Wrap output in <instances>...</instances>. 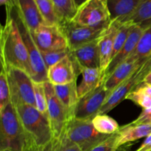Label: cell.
<instances>
[{
	"mask_svg": "<svg viewBox=\"0 0 151 151\" xmlns=\"http://www.w3.org/2000/svg\"><path fill=\"white\" fill-rule=\"evenodd\" d=\"M27 135L13 103L0 110V150L23 151Z\"/></svg>",
	"mask_w": 151,
	"mask_h": 151,
	"instance_id": "3957f363",
	"label": "cell"
},
{
	"mask_svg": "<svg viewBox=\"0 0 151 151\" xmlns=\"http://www.w3.org/2000/svg\"><path fill=\"white\" fill-rule=\"evenodd\" d=\"M60 26L67 39L69 49L98 39L107 28L89 27L72 20L63 22Z\"/></svg>",
	"mask_w": 151,
	"mask_h": 151,
	"instance_id": "7c38bea8",
	"label": "cell"
},
{
	"mask_svg": "<svg viewBox=\"0 0 151 151\" xmlns=\"http://www.w3.org/2000/svg\"><path fill=\"white\" fill-rule=\"evenodd\" d=\"M16 7L19 16L31 32L45 24L35 0H16Z\"/></svg>",
	"mask_w": 151,
	"mask_h": 151,
	"instance_id": "ac0fdd59",
	"label": "cell"
},
{
	"mask_svg": "<svg viewBox=\"0 0 151 151\" xmlns=\"http://www.w3.org/2000/svg\"><path fill=\"white\" fill-rule=\"evenodd\" d=\"M122 22L148 27L151 24V0H142L134 14Z\"/></svg>",
	"mask_w": 151,
	"mask_h": 151,
	"instance_id": "cb8c5ba5",
	"label": "cell"
},
{
	"mask_svg": "<svg viewBox=\"0 0 151 151\" xmlns=\"http://www.w3.org/2000/svg\"><path fill=\"white\" fill-rule=\"evenodd\" d=\"M53 86H54L56 95L60 99L63 106L66 108L71 116L73 117L75 106L79 100L78 91H77V88H78L77 81H75L70 83L65 84V85Z\"/></svg>",
	"mask_w": 151,
	"mask_h": 151,
	"instance_id": "7402d4cb",
	"label": "cell"
},
{
	"mask_svg": "<svg viewBox=\"0 0 151 151\" xmlns=\"http://www.w3.org/2000/svg\"><path fill=\"white\" fill-rule=\"evenodd\" d=\"M0 151H11L10 150H0Z\"/></svg>",
	"mask_w": 151,
	"mask_h": 151,
	"instance_id": "ab89813d",
	"label": "cell"
},
{
	"mask_svg": "<svg viewBox=\"0 0 151 151\" xmlns=\"http://www.w3.org/2000/svg\"><path fill=\"white\" fill-rule=\"evenodd\" d=\"M60 24L72 20L76 14L78 7L74 0H52Z\"/></svg>",
	"mask_w": 151,
	"mask_h": 151,
	"instance_id": "d4e9b609",
	"label": "cell"
},
{
	"mask_svg": "<svg viewBox=\"0 0 151 151\" xmlns=\"http://www.w3.org/2000/svg\"><path fill=\"white\" fill-rule=\"evenodd\" d=\"M82 80L78 85V98H81L95 89L103 81L101 71L99 68L84 69L81 71Z\"/></svg>",
	"mask_w": 151,
	"mask_h": 151,
	"instance_id": "44dd1931",
	"label": "cell"
},
{
	"mask_svg": "<svg viewBox=\"0 0 151 151\" xmlns=\"http://www.w3.org/2000/svg\"><path fill=\"white\" fill-rule=\"evenodd\" d=\"M144 83L151 86V71H150L149 73L145 76V78L144 79Z\"/></svg>",
	"mask_w": 151,
	"mask_h": 151,
	"instance_id": "74e56055",
	"label": "cell"
},
{
	"mask_svg": "<svg viewBox=\"0 0 151 151\" xmlns=\"http://www.w3.org/2000/svg\"><path fill=\"white\" fill-rule=\"evenodd\" d=\"M131 123L135 125H151V108L142 109L138 117Z\"/></svg>",
	"mask_w": 151,
	"mask_h": 151,
	"instance_id": "e575fe53",
	"label": "cell"
},
{
	"mask_svg": "<svg viewBox=\"0 0 151 151\" xmlns=\"http://www.w3.org/2000/svg\"><path fill=\"white\" fill-rule=\"evenodd\" d=\"M31 32L41 52L69 48L67 39L60 25L43 24Z\"/></svg>",
	"mask_w": 151,
	"mask_h": 151,
	"instance_id": "8fae6325",
	"label": "cell"
},
{
	"mask_svg": "<svg viewBox=\"0 0 151 151\" xmlns=\"http://www.w3.org/2000/svg\"><path fill=\"white\" fill-rule=\"evenodd\" d=\"M14 107L27 137L38 145H45L52 141L54 137L47 116L30 105L20 104Z\"/></svg>",
	"mask_w": 151,
	"mask_h": 151,
	"instance_id": "7a4b0ae2",
	"label": "cell"
},
{
	"mask_svg": "<svg viewBox=\"0 0 151 151\" xmlns=\"http://www.w3.org/2000/svg\"><path fill=\"white\" fill-rule=\"evenodd\" d=\"M63 134L83 151H89L111 136L98 132L93 125L91 119L75 117L69 119Z\"/></svg>",
	"mask_w": 151,
	"mask_h": 151,
	"instance_id": "277c9868",
	"label": "cell"
},
{
	"mask_svg": "<svg viewBox=\"0 0 151 151\" xmlns=\"http://www.w3.org/2000/svg\"><path fill=\"white\" fill-rule=\"evenodd\" d=\"M119 26L117 20H112L101 36L99 38V55H100V69L103 80H105L106 71L112 60L114 43L116 32Z\"/></svg>",
	"mask_w": 151,
	"mask_h": 151,
	"instance_id": "9a60e30c",
	"label": "cell"
},
{
	"mask_svg": "<svg viewBox=\"0 0 151 151\" xmlns=\"http://www.w3.org/2000/svg\"><path fill=\"white\" fill-rule=\"evenodd\" d=\"M111 91L108 90L103 81L95 89L78 100L74 111L73 117L81 119H92L99 114L102 107Z\"/></svg>",
	"mask_w": 151,
	"mask_h": 151,
	"instance_id": "30bf717a",
	"label": "cell"
},
{
	"mask_svg": "<svg viewBox=\"0 0 151 151\" xmlns=\"http://www.w3.org/2000/svg\"><path fill=\"white\" fill-rule=\"evenodd\" d=\"M93 125L98 132L105 135H112L120 129L118 122L107 114H99L91 119Z\"/></svg>",
	"mask_w": 151,
	"mask_h": 151,
	"instance_id": "603a6c76",
	"label": "cell"
},
{
	"mask_svg": "<svg viewBox=\"0 0 151 151\" xmlns=\"http://www.w3.org/2000/svg\"><path fill=\"white\" fill-rule=\"evenodd\" d=\"M151 71V58L136 69L131 75L115 88L102 107L100 114H108L119 106L130 92L144 82L146 75Z\"/></svg>",
	"mask_w": 151,
	"mask_h": 151,
	"instance_id": "ba28073f",
	"label": "cell"
},
{
	"mask_svg": "<svg viewBox=\"0 0 151 151\" xmlns=\"http://www.w3.org/2000/svg\"><path fill=\"white\" fill-rule=\"evenodd\" d=\"M10 103H11V99L8 80L5 70L1 68L0 73V110L6 107Z\"/></svg>",
	"mask_w": 151,
	"mask_h": 151,
	"instance_id": "f546056e",
	"label": "cell"
},
{
	"mask_svg": "<svg viewBox=\"0 0 151 151\" xmlns=\"http://www.w3.org/2000/svg\"><path fill=\"white\" fill-rule=\"evenodd\" d=\"M73 22L93 28H106L111 22L107 0H87L78 7Z\"/></svg>",
	"mask_w": 151,
	"mask_h": 151,
	"instance_id": "52a82bcc",
	"label": "cell"
},
{
	"mask_svg": "<svg viewBox=\"0 0 151 151\" xmlns=\"http://www.w3.org/2000/svg\"><path fill=\"white\" fill-rule=\"evenodd\" d=\"M125 100L133 102L134 104L141 107L142 109L151 108V97L143 89L141 84L130 92Z\"/></svg>",
	"mask_w": 151,
	"mask_h": 151,
	"instance_id": "83f0119b",
	"label": "cell"
},
{
	"mask_svg": "<svg viewBox=\"0 0 151 151\" xmlns=\"http://www.w3.org/2000/svg\"><path fill=\"white\" fill-rule=\"evenodd\" d=\"M47 103V117L54 138L63 134L68 121L72 118L66 108L56 95L54 86L49 81L44 82Z\"/></svg>",
	"mask_w": 151,
	"mask_h": 151,
	"instance_id": "9c48e42d",
	"label": "cell"
},
{
	"mask_svg": "<svg viewBox=\"0 0 151 151\" xmlns=\"http://www.w3.org/2000/svg\"><path fill=\"white\" fill-rule=\"evenodd\" d=\"M75 2V4H76L77 7H79L80 5H81V4H83V3L85 2L86 1H87V0H74Z\"/></svg>",
	"mask_w": 151,
	"mask_h": 151,
	"instance_id": "f35d334b",
	"label": "cell"
},
{
	"mask_svg": "<svg viewBox=\"0 0 151 151\" xmlns=\"http://www.w3.org/2000/svg\"><path fill=\"white\" fill-rule=\"evenodd\" d=\"M52 151H83L74 143L71 142L64 134L59 138L53 139Z\"/></svg>",
	"mask_w": 151,
	"mask_h": 151,
	"instance_id": "1f68e13d",
	"label": "cell"
},
{
	"mask_svg": "<svg viewBox=\"0 0 151 151\" xmlns=\"http://www.w3.org/2000/svg\"><path fill=\"white\" fill-rule=\"evenodd\" d=\"M135 151H151V134L145 139L142 144Z\"/></svg>",
	"mask_w": 151,
	"mask_h": 151,
	"instance_id": "d590c367",
	"label": "cell"
},
{
	"mask_svg": "<svg viewBox=\"0 0 151 151\" xmlns=\"http://www.w3.org/2000/svg\"><path fill=\"white\" fill-rule=\"evenodd\" d=\"M133 54L141 60L151 58V24L145 28Z\"/></svg>",
	"mask_w": 151,
	"mask_h": 151,
	"instance_id": "484cf974",
	"label": "cell"
},
{
	"mask_svg": "<svg viewBox=\"0 0 151 151\" xmlns=\"http://www.w3.org/2000/svg\"><path fill=\"white\" fill-rule=\"evenodd\" d=\"M141 86L143 88V89L146 91V93L151 97V86L148 85V84L147 83H145L144 82H143L142 83H141Z\"/></svg>",
	"mask_w": 151,
	"mask_h": 151,
	"instance_id": "8d00e7d4",
	"label": "cell"
},
{
	"mask_svg": "<svg viewBox=\"0 0 151 151\" xmlns=\"http://www.w3.org/2000/svg\"><path fill=\"white\" fill-rule=\"evenodd\" d=\"M112 20L122 22L132 16L142 0H107Z\"/></svg>",
	"mask_w": 151,
	"mask_h": 151,
	"instance_id": "ffe728a7",
	"label": "cell"
},
{
	"mask_svg": "<svg viewBox=\"0 0 151 151\" xmlns=\"http://www.w3.org/2000/svg\"><path fill=\"white\" fill-rule=\"evenodd\" d=\"M11 7L12 12L19 25V29L22 33L24 42L25 43L29 59V64L31 69V78L34 82L44 83L47 81V69L44 63L41 51L37 47L34 38L32 37L30 29L28 28L19 16L16 10V4L9 6Z\"/></svg>",
	"mask_w": 151,
	"mask_h": 151,
	"instance_id": "8992f818",
	"label": "cell"
},
{
	"mask_svg": "<svg viewBox=\"0 0 151 151\" xmlns=\"http://www.w3.org/2000/svg\"><path fill=\"white\" fill-rule=\"evenodd\" d=\"M99 38L75 48L69 49V55L80 74H81V71L84 69H100Z\"/></svg>",
	"mask_w": 151,
	"mask_h": 151,
	"instance_id": "4fadbf2b",
	"label": "cell"
},
{
	"mask_svg": "<svg viewBox=\"0 0 151 151\" xmlns=\"http://www.w3.org/2000/svg\"><path fill=\"white\" fill-rule=\"evenodd\" d=\"M35 106L43 114L47 116V103L44 83L34 82Z\"/></svg>",
	"mask_w": 151,
	"mask_h": 151,
	"instance_id": "f1b7e54d",
	"label": "cell"
},
{
	"mask_svg": "<svg viewBox=\"0 0 151 151\" xmlns=\"http://www.w3.org/2000/svg\"><path fill=\"white\" fill-rule=\"evenodd\" d=\"M147 27L143 26L140 24H133L131 27V29L130 31L129 35L124 44L122 50L119 51V52L112 59L107 71H106V75H105V79L110 75L112 71L119 64H120L122 62H123L125 59L128 58L129 56L134 53L135 51L137 46L138 44L139 38L141 35H142L143 32L145 29Z\"/></svg>",
	"mask_w": 151,
	"mask_h": 151,
	"instance_id": "e0dca14e",
	"label": "cell"
},
{
	"mask_svg": "<svg viewBox=\"0 0 151 151\" xmlns=\"http://www.w3.org/2000/svg\"><path fill=\"white\" fill-rule=\"evenodd\" d=\"M80 73L70 55L47 69V81L53 86L65 85L78 80Z\"/></svg>",
	"mask_w": 151,
	"mask_h": 151,
	"instance_id": "5bb4252c",
	"label": "cell"
},
{
	"mask_svg": "<svg viewBox=\"0 0 151 151\" xmlns=\"http://www.w3.org/2000/svg\"><path fill=\"white\" fill-rule=\"evenodd\" d=\"M6 21L0 29L1 66L19 68L31 75L29 55L11 7H5ZM31 77V76H30Z\"/></svg>",
	"mask_w": 151,
	"mask_h": 151,
	"instance_id": "6da1fadb",
	"label": "cell"
},
{
	"mask_svg": "<svg viewBox=\"0 0 151 151\" xmlns=\"http://www.w3.org/2000/svg\"><path fill=\"white\" fill-rule=\"evenodd\" d=\"M40 13L47 24H60V20L56 13L52 0H35Z\"/></svg>",
	"mask_w": 151,
	"mask_h": 151,
	"instance_id": "4316f807",
	"label": "cell"
},
{
	"mask_svg": "<svg viewBox=\"0 0 151 151\" xmlns=\"http://www.w3.org/2000/svg\"><path fill=\"white\" fill-rule=\"evenodd\" d=\"M145 61L146 60H139L134 54L131 55L118 65L105 79V86L106 88L110 91H113Z\"/></svg>",
	"mask_w": 151,
	"mask_h": 151,
	"instance_id": "2e32d148",
	"label": "cell"
},
{
	"mask_svg": "<svg viewBox=\"0 0 151 151\" xmlns=\"http://www.w3.org/2000/svg\"><path fill=\"white\" fill-rule=\"evenodd\" d=\"M151 134V125H135L131 123L120 127L117 132L116 147L118 149L123 145L146 138Z\"/></svg>",
	"mask_w": 151,
	"mask_h": 151,
	"instance_id": "d6986e66",
	"label": "cell"
},
{
	"mask_svg": "<svg viewBox=\"0 0 151 151\" xmlns=\"http://www.w3.org/2000/svg\"><path fill=\"white\" fill-rule=\"evenodd\" d=\"M69 54V48L63 49V50H55V51L50 52H42L43 59H44V63H45L47 69L50 68V66H53L57 63L62 59L64 58Z\"/></svg>",
	"mask_w": 151,
	"mask_h": 151,
	"instance_id": "4dcf8cb0",
	"label": "cell"
},
{
	"mask_svg": "<svg viewBox=\"0 0 151 151\" xmlns=\"http://www.w3.org/2000/svg\"><path fill=\"white\" fill-rule=\"evenodd\" d=\"M117 133L109 136L106 139L100 142L89 151H118L116 147Z\"/></svg>",
	"mask_w": 151,
	"mask_h": 151,
	"instance_id": "d6a6232c",
	"label": "cell"
},
{
	"mask_svg": "<svg viewBox=\"0 0 151 151\" xmlns=\"http://www.w3.org/2000/svg\"><path fill=\"white\" fill-rule=\"evenodd\" d=\"M8 80L10 99L13 105L24 104L35 106L34 81L29 74L11 66H1Z\"/></svg>",
	"mask_w": 151,
	"mask_h": 151,
	"instance_id": "5b68a950",
	"label": "cell"
},
{
	"mask_svg": "<svg viewBox=\"0 0 151 151\" xmlns=\"http://www.w3.org/2000/svg\"><path fill=\"white\" fill-rule=\"evenodd\" d=\"M53 140L45 145H38L32 139L27 137L26 145L23 151H52Z\"/></svg>",
	"mask_w": 151,
	"mask_h": 151,
	"instance_id": "836d02e7",
	"label": "cell"
}]
</instances>
